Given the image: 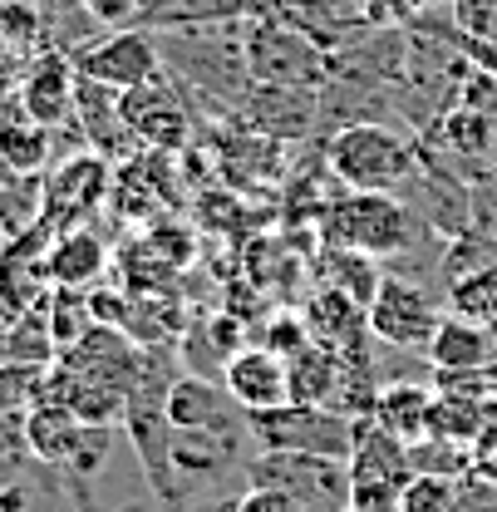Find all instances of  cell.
<instances>
[{
    "label": "cell",
    "mask_w": 497,
    "mask_h": 512,
    "mask_svg": "<svg viewBox=\"0 0 497 512\" xmlns=\"http://www.w3.org/2000/svg\"><path fill=\"white\" fill-rule=\"evenodd\" d=\"M247 20H227V25H192V30H153L163 69L178 74L187 89L212 94L222 109H242L247 94L256 89L247 69V40H242Z\"/></svg>",
    "instance_id": "1"
},
{
    "label": "cell",
    "mask_w": 497,
    "mask_h": 512,
    "mask_svg": "<svg viewBox=\"0 0 497 512\" xmlns=\"http://www.w3.org/2000/svg\"><path fill=\"white\" fill-rule=\"evenodd\" d=\"M325 168L345 192H394L399 183L414 178L419 148L399 128L379 124V119H360V124H345L325 143Z\"/></svg>",
    "instance_id": "2"
},
{
    "label": "cell",
    "mask_w": 497,
    "mask_h": 512,
    "mask_svg": "<svg viewBox=\"0 0 497 512\" xmlns=\"http://www.w3.org/2000/svg\"><path fill=\"white\" fill-rule=\"evenodd\" d=\"M320 242L374 261L399 256L414 242V207H404L394 192H345L320 212Z\"/></svg>",
    "instance_id": "3"
},
{
    "label": "cell",
    "mask_w": 497,
    "mask_h": 512,
    "mask_svg": "<svg viewBox=\"0 0 497 512\" xmlns=\"http://www.w3.org/2000/svg\"><path fill=\"white\" fill-rule=\"evenodd\" d=\"M242 40H247L251 84H271V89H320L325 74H330L325 50L315 45L311 35L291 30V25L276 20V15L251 10L247 25H242Z\"/></svg>",
    "instance_id": "4"
},
{
    "label": "cell",
    "mask_w": 497,
    "mask_h": 512,
    "mask_svg": "<svg viewBox=\"0 0 497 512\" xmlns=\"http://www.w3.org/2000/svg\"><path fill=\"white\" fill-rule=\"evenodd\" d=\"M242 478L291 493L301 512H350V463L345 458L261 448V453H251Z\"/></svg>",
    "instance_id": "5"
},
{
    "label": "cell",
    "mask_w": 497,
    "mask_h": 512,
    "mask_svg": "<svg viewBox=\"0 0 497 512\" xmlns=\"http://www.w3.org/2000/svg\"><path fill=\"white\" fill-rule=\"evenodd\" d=\"M414 483L409 444L379 429L370 414L355 419V448H350V512L399 508L404 488Z\"/></svg>",
    "instance_id": "6"
},
{
    "label": "cell",
    "mask_w": 497,
    "mask_h": 512,
    "mask_svg": "<svg viewBox=\"0 0 497 512\" xmlns=\"http://www.w3.org/2000/svg\"><path fill=\"white\" fill-rule=\"evenodd\" d=\"M251 439L276 453H320V458H345L355 448V419L330 409V404H281L251 414Z\"/></svg>",
    "instance_id": "7"
},
{
    "label": "cell",
    "mask_w": 497,
    "mask_h": 512,
    "mask_svg": "<svg viewBox=\"0 0 497 512\" xmlns=\"http://www.w3.org/2000/svg\"><path fill=\"white\" fill-rule=\"evenodd\" d=\"M119 114L128 133L153 148V153H183L192 143V104H187V84L178 74L158 69L153 79H143L138 89L119 94Z\"/></svg>",
    "instance_id": "8"
},
{
    "label": "cell",
    "mask_w": 497,
    "mask_h": 512,
    "mask_svg": "<svg viewBox=\"0 0 497 512\" xmlns=\"http://www.w3.org/2000/svg\"><path fill=\"white\" fill-rule=\"evenodd\" d=\"M79 79H94L104 89H138L143 79H153L163 69V50H158V35L143 30V25H124V30H109L104 40L84 45L69 55Z\"/></svg>",
    "instance_id": "9"
},
{
    "label": "cell",
    "mask_w": 497,
    "mask_h": 512,
    "mask_svg": "<svg viewBox=\"0 0 497 512\" xmlns=\"http://www.w3.org/2000/svg\"><path fill=\"white\" fill-rule=\"evenodd\" d=\"M434 330H438V311H434V301H429V291L384 271V281H379V291H374V301H370L374 340H384L389 350H429Z\"/></svg>",
    "instance_id": "10"
},
{
    "label": "cell",
    "mask_w": 497,
    "mask_h": 512,
    "mask_svg": "<svg viewBox=\"0 0 497 512\" xmlns=\"http://www.w3.org/2000/svg\"><path fill=\"white\" fill-rule=\"evenodd\" d=\"M222 389H227L247 414L291 404V370H286V355L266 350L261 340H256V345H242V350L222 365Z\"/></svg>",
    "instance_id": "11"
},
{
    "label": "cell",
    "mask_w": 497,
    "mask_h": 512,
    "mask_svg": "<svg viewBox=\"0 0 497 512\" xmlns=\"http://www.w3.org/2000/svg\"><path fill=\"white\" fill-rule=\"evenodd\" d=\"M74 89H79L74 60L60 50H40L20 84V109L40 128H60L74 119Z\"/></svg>",
    "instance_id": "12"
},
{
    "label": "cell",
    "mask_w": 497,
    "mask_h": 512,
    "mask_svg": "<svg viewBox=\"0 0 497 512\" xmlns=\"http://www.w3.org/2000/svg\"><path fill=\"white\" fill-rule=\"evenodd\" d=\"M104 192H109V158H99L89 148V153L69 158L60 173L50 178V188H45V217H55L60 227H69L74 217L94 212L104 202Z\"/></svg>",
    "instance_id": "13"
},
{
    "label": "cell",
    "mask_w": 497,
    "mask_h": 512,
    "mask_svg": "<svg viewBox=\"0 0 497 512\" xmlns=\"http://www.w3.org/2000/svg\"><path fill=\"white\" fill-rule=\"evenodd\" d=\"M493 345H497V325L458 316V311H443L424 360H429V370H488Z\"/></svg>",
    "instance_id": "14"
},
{
    "label": "cell",
    "mask_w": 497,
    "mask_h": 512,
    "mask_svg": "<svg viewBox=\"0 0 497 512\" xmlns=\"http://www.w3.org/2000/svg\"><path fill=\"white\" fill-rule=\"evenodd\" d=\"M311 335L320 345H330L335 355H365V340H370V311L360 301H350L345 291H315L311 306L301 311Z\"/></svg>",
    "instance_id": "15"
},
{
    "label": "cell",
    "mask_w": 497,
    "mask_h": 512,
    "mask_svg": "<svg viewBox=\"0 0 497 512\" xmlns=\"http://www.w3.org/2000/svg\"><path fill=\"white\" fill-rule=\"evenodd\" d=\"M74 114H79V128H84L89 148H94L99 158H109V163L138 143V138L128 133L124 114H119V89H104V84H94V79H79V89H74Z\"/></svg>",
    "instance_id": "16"
},
{
    "label": "cell",
    "mask_w": 497,
    "mask_h": 512,
    "mask_svg": "<svg viewBox=\"0 0 497 512\" xmlns=\"http://www.w3.org/2000/svg\"><path fill=\"white\" fill-rule=\"evenodd\" d=\"M370 419L379 429H389L394 439H404V444H424L429 424H434V384H409V380L379 384Z\"/></svg>",
    "instance_id": "17"
},
{
    "label": "cell",
    "mask_w": 497,
    "mask_h": 512,
    "mask_svg": "<svg viewBox=\"0 0 497 512\" xmlns=\"http://www.w3.org/2000/svg\"><path fill=\"white\" fill-rule=\"evenodd\" d=\"M320 99V89H271V84H256L247 94V104H242V114H247V124H256L261 133H271V138H301L315 119V104Z\"/></svg>",
    "instance_id": "18"
},
{
    "label": "cell",
    "mask_w": 497,
    "mask_h": 512,
    "mask_svg": "<svg viewBox=\"0 0 497 512\" xmlns=\"http://www.w3.org/2000/svg\"><path fill=\"white\" fill-rule=\"evenodd\" d=\"M104 266H109V247H104V237H94V232H64L60 242L50 247V256H45V271H50V281H55L60 291L94 286V281L104 276Z\"/></svg>",
    "instance_id": "19"
},
{
    "label": "cell",
    "mask_w": 497,
    "mask_h": 512,
    "mask_svg": "<svg viewBox=\"0 0 497 512\" xmlns=\"http://www.w3.org/2000/svg\"><path fill=\"white\" fill-rule=\"evenodd\" d=\"M256 0H148L138 25L143 30H192V25H227L247 20Z\"/></svg>",
    "instance_id": "20"
},
{
    "label": "cell",
    "mask_w": 497,
    "mask_h": 512,
    "mask_svg": "<svg viewBox=\"0 0 497 512\" xmlns=\"http://www.w3.org/2000/svg\"><path fill=\"white\" fill-rule=\"evenodd\" d=\"M79 439H84V424L64 404L40 399V409H30V419H25V444H30V453L45 458V463H55V468H64L74 458Z\"/></svg>",
    "instance_id": "21"
},
{
    "label": "cell",
    "mask_w": 497,
    "mask_h": 512,
    "mask_svg": "<svg viewBox=\"0 0 497 512\" xmlns=\"http://www.w3.org/2000/svg\"><path fill=\"white\" fill-rule=\"evenodd\" d=\"M483 399L478 389H438L434 384V424L429 439H448V444L473 448L478 429H483Z\"/></svg>",
    "instance_id": "22"
},
{
    "label": "cell",
    "mask_w": 497,
    "mask_h": 512,
    "mask_svg": "<svg viewBox=\"0 0 497 512\" xmlns=\"http://www.w3.org/2000/svg\"><path fill=\"white\" fill-rule=\"evenodd\" d=\"M286 370H291V404H330L335 380H340V355L311 340L301 355L286 360Z\"/></svg>",
    "instance_id": "23"
},
{
    "label": "cell",
    "mask_w": 497,
    "mask_h": 512,
    "mask_svg": "<svg viewBox=\"0 0 497 512\" xmlns=\"http://www.w3.org/2000/svg\"><path fill=\"white\" fill-rule=\"evenodd\" d=\"M320 281L330 286V291H345L350 301H360L365 311H370L374 291H379V281H384V271L374 266V256L365 252H345V247H325L320 252Z\"/></svg>",
    "instance_id": "24"
},
{
    "label": "cell",
    "mask_w": 497,
    "mask_h": 512,
    "mask_svg": "<svg viewBox=\"0 0 497 512\" xmlns=\"http://www.w3.org/2000/svg\"><path fill=\"white\" fill-rule=\"evenodd\" d=\"M438 138H443L448 158H468V163H478V158H488V153H493L497 128L488 124V114H478V109L458 104V109H448V114L438 119Z\"/></svg>",
    "instance_id": "25"
},
{
    "label": "cell",
    "mask_w": 497,
    "mask_h": 512,
    "mask_svg": "<svg viewBox=\"0 0 497 512\" xmlns=\"http://www.w3.org/2000/svg\"><path fill=\"white\" fill-rule=\"evenodd\" d=\"M448 311L497 325V261L468 271V276H458V281L448 286Z\"/></svg>",
    "instance_id": "26"
},
{
    "label": "cell",
    "mask_w": 497,
    "mask_h": 512,
    "mask_svg": "<svg viewBox=\"0 0 497 512\" xmlns=\"http://www.w3.org/2000/svg\"><path fill=\"white\" fill-rule=\"evenodd\" d=\"M399 512H463V478L414 473V483L399 498Z\"/></svg>",
    "instance_id": "27"
},
{
    "label": "cell",
    "mask_w": 497,
    "mask_h": 512,
    "mask_svg": "<svg viewBox=\"0 0 497 512\" xmlns=\"http://www.w3.org/2000/svg\"><path fill=\"white\" fill-rule=\"evenodd\" d=\"M45 153H50V138H45V128L35 124L30 114H20L15 128L0 124V158H5L10 168L30 173V168H40V163H45Z\"/></svg>",
    "instance_id": "28"
},
{
    "label": "cell",
    "mask_w": 497,
    "mask_h": 512,
    "mask_svg": "<svg viewBox=\"0 0 497 512\" xmlns=\"http://www.w3.org/2000/svg\"><path fill=\"white\" fill-rule=\"evenodd\" d=\"M468 232L497 252V168L468 178Z\"/></svg>",
    "instance_id": "29"
},
{
    "label": "cell",
    "mask_w": 497,
    "mask_h": 512,
    "mask_svg": "<svg viewBox=\"0 0 497 512\" xmlns=\"http://www.w3.org/2000/svg\"><path fill=\"white\" fill-rule=\"evenodd\" d=\"M453 5V30L463 40L497 45V0H448Z\"/></svg>",
    "instance_id": "30"
},
{
    "label": "cell",
    "mask_w": 497,
    "mask_h": 512,
    "mask_svg": "<svg viewBox=\"0 0 497 512\" xmlns=\"http://www.w3.org/2000/svg\"><path fill=\"white\" fill-rule=\"evenodd\" d=\"M315 335H311V325H306V316L301 311H281V316H271L266 320V335H261V345L266 350H276V355H301L306 345H311Z\"/></svg>",
    "instance_id": "31"
},
{
    "label": "cell",
    "mask_w": 497,
    "mask_h": 512,
    "mask_svg": "<svg viewBox=\"0 0 497 512\" xmlns=\"http://www.w3.org/2000/svg\"><path fill=\"white\" fill-rule=\"evenodd\" d=\"M232 512H301L291 493L281 488H266V483H247L237 498H232Z\"/></svg>",
    "instance_id": "32"
},
{
    "label": "cell",
    "mask_w": 497,
    "mask_h": 512,
    "mask_svg": "<svg viewBox=\"0 0 497 512\" xmlns=\"http://www.w3.org/2000/svg\"><path fill=\"white\" fill-rule=\"evenodd\" d=\"M483 453H497V389L483 399V429L473 439V458H483Z\"/></svg>",
    "instance_id": "33"
},
{
    "label": "cell",
    "mask_w": 497,
    "mask_h": 512,
    "mask_svg": "<svg viewBox=\"0 0 497 512\" xmlns=\"http://www.w3.org/2000/svg\"><path fill=\"white\" fill-rule=\"evenodd\" d=\"M478 483H493L497 488V453H483V458H473V468H468Z\"/></svg>",
    "instance_id": "34"
},
{
    "label": "cell",
    "mask_w": 497,
    "mask_h": 512,
    "mask_svg": "<svg viewBox=\"0 0 497 512\" xmlns=\"http://www.w3.org/2000/svg\"><path fill=\"white\" fill-rule=\"evenodd\" d=\"M124 512H148V508H124Z\"/></svg>",
    "instance_id": "35"
}]
</instances>
